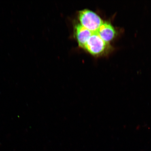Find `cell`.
<instances>
[{"mask_svg":"<svg viewBox=\"0 0 151 151\" xmlns=\"http://www.w3.org/2000/svg\"><path fill=\"white\" fill-rule=\"evenodd\" d=\"M84 49L92 55L99 56L109 52L111 47L109 43L105 42L96 33H94L88 39Z\"/></svg>","mask_w":151,"mask_h":151,"instance_id":"obj_1","label":"cell"},{"mask_svg":"<svg viewBox=\"0 0 151 151\" xmlns=\"http://www.w3.org/2000/svg\"><path fill=\"white\" fill-rule=\"evenodd\" d=\"M78 17L81 25L93 33L97 32L104 22L99 15L88 9L80 11Z\"/></svg>","mask_w":151,"mask_h":151,"instance_id":"obj_2","label":"cell"},{"mask_svg":"<svg viewBox=\"0 0 151 151\" xmlns=\"http://www.w3.org/2000/svg\"><path fill=\"white\" fill-rule=\"evenodd\" d=\"M96 33L103 40L109 43L114 38L116 35L114 28L107 22H104Z\"/></svg>","mask_w":151,"mask_h":151,"instance_id":"obj_3","label":"cell"},{"mask_svg":"<svg viewBox=\"0 0 151 151\" xmlns=\"http://www.w3.org/2000/svg\"><path fill=\"white\" fill-rule=\"evenodd\" d=\"M76 39L79 46L84 48L85 45L93 33L83 27L80 24H76L74 27Z\"/></svg>","mask_w":151,"mask_h":151,"instance_id":"obj_4","label":"cell"}]
</instances>
